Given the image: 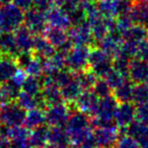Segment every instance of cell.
Returning a JSON list of instances; mask_svg holds the SVG:
<instances>
[{"label": "cell", "mask_w": 148, "mask_h": 148, "mask_svg": "<svg viewBox=\"0 0 148 148\" xmlns=\"http://www.w3.org/2000/svg\"><path fill=\"white\" fill-rule=\"evenodd\" d=\"M69 139L74 145H81L93 135L91 132V122L88 115L83 112H77L69 116L66 126Z\"/></svg>", "instance_id": "1"}, {"label": "cell", "mask_w": 148, "mask_h": 148, "mask_svg": "<svg viewBox=\"0 0 148 148\" xmlns=\"http://www.w3.org/2000/svg\"><path fill=\"white\" fill-rule=\"evenodd\" d=\"M27 110L16 101H5L0 107V125L3 127H16L25 125Z\"/></svg>", "instance_id": "2"}, {"label": "cell", "mask_w": 148, "mask_h": 148, "mask_svg": "<svg viewBox=\"0 0 148 148\" xmlns=\"http://www.w3.org/2000/svg\"><path fill=\"white\" fill-rule=\"evenodd\" d=\"M89 53L87 46H75L71 48L66 56V66L74 73L89 69Z\"/></svg>", "instance_id": "3"}, {"label": "cell", "mask_w": 148, "mask_h": 148, "mask_svg": "<svg viewBox=\"0 0 148 148\" xmlns=\"http://www.w3.org/2000/svg\"><path fill=\"white\" fill-rule=\"evenodd\" d=\"M114 59L103 50L90 49L89 53V69L97 75L105 78L107 74L113 69Z\"/></svg>", "instance_id": "4"}, {"label": "cell", "mask_w": 148, "mask_h": 148, "mask_svg": "<svg viewBox=\"0 0 148 148\" xmlns=\"http://www.w3.org/2000/svg\"><path fill=\"white\" fill-rule=\"evenodd\" d=\"M0 14L4 23L5 32H14L25 21V10L12 2L0 6Z\"/></svg>", "instance_id": "5"}, {"label": "cell", "mask_w": 148, "mask_h": 148, "mask_svg": "<svg viewBox=\"0 0 148 148\" xmlns=\"http://www.w3.org/2000/svg\"><path fill=\"white\" fill-rule=\"evenodd\" d=\"M23 25L35 36H39L45 33L46 29L48 27L46 12L36 8V7H32V8L27 9L25 12Z\"/></svg>", "instance_id": "6"}, {"label": "cell", "mask_w": 148, "mask_h": 148, "mask_svg": "<svg viewBox=\"0 0 148 148\" xmlns=\"http://www.w3.org/2000/svg\"><path fill=\"white\" fill-rule=\"evenodd\" d=\"M130 0H97V8L106 17L114 18L131 10Z\"/></svg>", "instance_id": "7"}, {"label": "cell", "mask_w": 148, "mask_h": 148, "mask_svg": "<svg viewBox=\"0 0 148 148\" xmlns=\"http://www.w3.org/2000/svg\"><path fill=\"white\" fill-rule=\"evenodd\" d=\"M68 38L71 44L75 46H87L88 47L93 41L95 37L92 32L86 23H81L72 27L68 33Z\"/></svg>", "instance_id": "8"}, {"label": "cell", "mask_w": 148, "mask_h": 148, "mask_svg": "<svg viewBox=\"0 0 148 148\" xmlns=\"http://www.w3.org/2000/svg\"><path fill=\"white\" fill-rule=\"evenodd\" d=\"M69 116L68 108L64 103H59L49 107L46 112V121L51 127H62L67 123Z\"/></svg>", "instance_id": "9"}, {"label": "cell", "mask_w": 148, "mask_h": 148, "mask_svg": "<svg viewBox=\"0 0 148 148\" xmlns=\"http://www.w3.org/2000/svg\"><path fill=\"white\" fill-rule=\"evenodd\" d=\"M48 25L50 27H60V29H68L71 25V21L68 15L67 11L62 6L53 5L50 9L46 11Z\"/></svg>", "instance_id": "10"}, {"label": "cell", "mask_w": 148, "mask_h": 148, "mask_svg": "<svg viewBox=\"0 0 148 148\" xmlns=\"http://www.w3.org/2000/svg\"><path fill=\"white\" fill-rule=\"evenodd\" d=\"M93 138L99 147L108 148L113 147L114 144L118 141V131L112 126H103L97 127L93 132Z\"/></svg>", "instance_id": "11"}, {"label": "cell", "mask_w": 148, "mask_h": 148, "mask_svg": "<svg viewBox=\"0 0 148 148\" xmlns=\"http://www.w3.org/2000/svg\"><path fill=\"white\" fill-rule=\"evenodd\" d=\"M99 97L93 91L83 90L76 99L77 108L80 112L87 114V115H97V108H99Z\"/></svg>", "instance_id": "12"}, {"label": "cell", "mask_w": 148, "mask_h": 148, "mask_svg": "<svg viewBox=\"0 0 148 148\" xmlns=\"http://www.w3.org/2000/svg\"><path fill=\"white\" fill-rule=\"evenodd\" d=\"M128 75L132 82L145 83L148 80V62L135 59L130 61Z\"/></svg>", "instance_id": "13"}, {"label": "cell", "mask_w": 148, "mask_h": 148, "mask_svg": "<svg viewBox=\"0 0 148 148\" xmlns=\"http://www.w3.org/2000/svg\"><path fill=\"white\" fill-rule=\"evenodd\" d=\"M13 34H14L19 53L21 52H33L35 35L25 25H21L18 29H15Z\"/></svg>", "instance_id": "14"}, {"label": "cell", "mask_w": 148, "mask_h": 148, "mask_svg": "<svg viewBox=\"0 0 148 148\" xmlns=\"http://www.w3.org/2000/svg\"><path fill=\"white\" fill-rule=\"evenodd\" d=\"M136 116V108L130 101L119 103L115 115V122L121 127H128Z\"/></svg>", "instance_id": "15"}, {"label": "cell", "mask_w": 148, "mask_h": 148, "mask_svg": "<svg viewBox=\"0 0 148 148\" xmlns=\"http://www.w3.org/2000/svg\"><path fill=\"white\" fill-rule=\"evenodd\" d=\"M0 53L3 56L16 58L19 54L13 32H4L0 34Z\"/></svg>", "instance_id": "16"}, {"label": "cell", "mask_w": 148, "mask_h": 148, "mask_svg": "<svg viewBox=\"0 0 148 148\" xmlns=\"http://www.w3.org/2000/svg\"><path fill=\"white\" fill-rule=\"evenodd\" d=\"M18 68L15 58L10 56H0V84L12 78Z\"/></svg>", "instance_id": "17"}, {"label": "cell", "mask_w": 148, "mask_h": 148, "mask_svg": "<svg viewBox=\"0 0 148 148\" xmlns=\"http://www.w3.org/2000/svg\"><path fill=\"white\" fill-rule=\"evenodd\" d=\"M54 46L46 39L45 36H35V42H34L33 52L36 56L42 58V59H48L51 58L56 53Z\"/></svg>", "instance_id": "18"}, {"label": "cell", "mask_w": 148, "mask_h": 148, "mask_svg": "<svg viewBox=\"0 0 148 148\" xmlns=\"http://www.w3.org/2000/svg\"><path fill=\"white\" fill-rule=\"evenodd\" d=\"M16 101L27 111L36 109V108H44L46 107V103L42 97V93L40 95H35L32 93L25 92V91H21Z\"/></svg>", "instance_id": "19"}, {"label": "cell", "mask_w": 148, "mask_h": 148, "mask_svg": "<svg viewBox=\"0 0 148 148\" xmlns=\"http://www.w3.org/2000/svg\"><path fill=\"white\" fill-rule=\"evenodd\" d=\"M46 39L52 44L55 48L59 49L60 47H62L63 45H65L68 41V34L65 32L64 29H60V27H49L46 29L45 33Z\"/></svg>", "instance_id": "20"}, {"label": "cell", "mask_w": 148, "mask_h": 148, "mask_svg": "<svg viewBox=\"0 0 148 148\" xmlns=\"http://www.w3.org/2000/svg\"><path fill=\"white\" fill-rule=\"evenodd\" d=\"M49 128L43 125L35 128L29 133V140L33 148H45L49 142Z\"/></svg>", "instance_id": "21"}, {"label": "cell", "mask_w": 148, "mask_h": 148, "mask_svg": "<svg viewBox=\"0 0 148 148\" xmlns=\"http://www.w3.org/2000/svg\"><path fill=\"white\" fill-rule=\"evenodd\" d=\"M45 123H47L46 113L41 108H36V109L27 111L25 121V126L27 128H29V130H33L35 128L45 125Z\"/></svg>", "instance_id": "22"}, {"label": "cell", "mask_w": 148, "mask_h": 148, "mask_svg": "<svg viewBox=\"0 0 148 148\" xmlns=\"http://www.w3.org/2000/svg\"><path fill=\"white\" fill-rule=\"evenodd\" d=\"M70 139L66 129L62 127H52L49 130V142L50 143L58 144V145L67 147Z\"/></svg>", "instance_id": "23"}, {"label": "cell", "mask_w": 148, "mask_h": 148, "mask_svg": "<svg viewBox=\"0 0 148 148\" xmlns=\"http://www.w3.org/2000/svg\"><path fill=\"white\" fill-rule=\"evenodd\" d=\"M43 86H44V82L40 76L27 75V79L23 83L21 88L25 92L32 93V95H40L42 93Z\"/></svg>", "instance_id": "24"}, {"label": "cell", "mask_w": 148, "mask_h": 148, "mask_svg": "<svg viewBox=\"0 0 148 148\" xmlns=\"http://www.w3.org/2000/svg\"><path fill=\"white\" fill-rule=\"evenodd\" d=\"M0 85L2 87V90H3V93H4L5 101H16L19 93H21V89H23L21 88V85L18 84V83L13 80L12 78Z\"/></svg>", "instance_id": "25"}, {"label": "cell", "mask_w": 148, "mask_h": 148, "mask_svg": "<svg viewBox=\"0 0 148 148\" xmlns=\"http://www.w3.org/2000/svg\"><path fill=\"white\" fill-rule=\"evenodd\" d=\"M133 90L134 87L131 84V80L126 81L122 85L115 89L114 95L119 103H127L133 99Z\"/></svg>", "instance_id": "26"}, {"label": "cell", "mask_w": 148, "mask_h": 148, "mask_svg": "<svg viewBox=\"0 0 148 148\" xmlns=\"http://www.w3.org/2000/svg\"><path fill=\"white\" fill-rule=\"evenodd\" d=\"M133 55L136 59L148 62V38H146L136 46L133 51Z\"/></svg>", "instance_id": "27"}, {"label": "cell", "mask_w": 148, "mask_h": 148, "mask_svg": "<svg viewBox=\"0 0 148 148\" xmlns=\"http://www.w3.org/2000/svg\"><path fill=\"white\" fill-rule=\"evenodd\" d=\"M117 148H140V144L132 136H124L118 139Z\"/></svg>", "instance_id": "28"}, {"label": "cell", "mask_w": 148, "mask_h": 148, "mask_svg": "<svg viewBox=\"0 0 148 148\" xmlns=\"http://www.w3.org/2000/svg\"><path fill=\"white\" fill-rule=\"evenodd\" d=\"M135 118L138 120V122L148 125V103H141L139 107L136 108Z\"/></svg>", "instance_id": "29"}, {"label": "cell", "mask_w": 148, "mask_h": 148, "mask_svg": "<svg viewBox=\"0 0 148 148\" xmlns=\"http://www.w3.org/2000/svg\"><path fill=\"white\" fill-rule=\"evenodd\" d=\"M8 148H33L29 138L27 139H13L9 140Z\"/></svg>", "instance_id": "30"}, {"label": "cell", "mask_w": 148, "mask_h": 148, "mask_svg": "<svg viewBox=\"0 0 148 148\" xmlns=\"http://www.w3.org/2000/svg\"><path fill=\"white\" fill-rule=\"evenodd\" d=\"M54 3H55V0H34V7L46 12L48 9L53 6Z\"/></svg>", "instance_id": "31"}, {"label": "cell", "mask_w": 148, "mask_h": 148, "mask_svg": "<svg viewBox=\"0 0 148 148\" xmlns=\"http://www.w3.org/2000/svg\"><path fill=\"white\" fill-rule=\"evenodd\" d=\"M11 2L23 10H27L34 6V0H11Z\"/></svg>", "instance_id": "32"}, {"label": "cell", "mask_w": 148, "mask_h": 148, "mask_svg": "<svg viewBox=\"0 0 148 148\" xmlns=\"http://www.w3.org/2000/svg\"><path fill=\"white\" fill-rule=\"evenodd\" d=\"M9 139L6 138L2 133H0V148H8Z\"/></svg>", "instance_id": "33"}, {"label": "cell", "mask_w": 148, "mask_h": 148, "mask_svg": "<svg viewBox=\"0 0 148 148\" xmlns=\"http://www.w3.org/2000/svg\"><path fill=\"white\" fill-rule=\"evenodd\" d=\"M5 97H4V93H3V90H2V87L0 85V107L5 103Z\"/></svg>", "instance_id": "34"}, {"label": "cell", "mask_w": 148, "mask_h": 148, "mask_svg": "<svg viewBox=\"0 0 148 148\" xmlns=\"http://www.w3.org/2000/svg\"><path fill=\"white\" fill-rule=\"evenodd\" d=\"M45 148H67V147H64V146L58 145V144H54V143H50V142H48V144L45 146Z\"/></svg>", "instance_id": "35"}, {"label": "cell", "mask_w": 148, "mask_h": 148, "mask_svg": "<svg viewBox=\"0 0 148 148\" xmlns=\"http://www.w3.org/2000/svg\"><path fill=\"white\" fill-rule=\"evenodd\" d=\"M5 32V27H4V23H3L2 17H1V14H0V34H2Z\"/></svg>", "instance_id": "36"}, {"label": "cell", "mask_w": 148, "mask_h": 148, "mask_svg": "<svg viewBox=\"0 0 148 148\" xmlns=\"http://www.w3.org/2000/svg\"><path fill=\"white\" fill-rule=\"evenodd\" d=\"M11 0H0V6H2V5L6 4V3H9Z\"/></svg>", "instance_id": "37"}, {"label": "cell", "mask_w": 148, "mask_h": 148, "mask_svg": "<svg viewBox=\"0 0 148 148\" xmlns=\"http://www.w3.org/2000/svg\"><path fill=\"white\" fill-rule=\"evenodd\" d=\"M142 2H148V0H134V3H142Z\"/></svg>", "instance_id": "38"}, {"label": "cell", "mask_w": 148, "mask_h": 148, "mask_svg": "<svg viewBox=\"0 0 148 148\" xmlns=\"http://www.w3.org/2000/svg\"><path fill=\"white\" fill-rule=\"evenodd\" d=\"M70 148H83L81 145H73L72 147H70Z\"/></svg>", "instance_id": "39"}, {"label": "cell", "mask_w": 148, "mask_h": 148, "mask_svg": "<svg viewBox=\"0 0 148 148\" xmlns=\"http://www.w3.org/2000/svg\"><path fill=\"white\" fill-rule=\"evenodd\" d=\"M85 1H87V2H92V1H95V0H85Z\"/></svg>", "instance_id": "40"}, {"label": "cell", "mask_w": 148, "mask_h": 148, "mask_svg": "<svg viewBox=\"0 0 148 148\" xmlns=\"http://www.w3.org/2000/svg\"><path fill=\"white\" fill-rule=\"evenodd\" d=\"M1 128H2V126H1V125H0V131H1Z\"/></svg>", "instance_id": "41"}, {"label": "cell", "mask_w": 148, "mask_h": 148, "mask_svg": "<svg viewBox=\"0 0 148 148\" xmlns=\"http://www.w3.org/2000/svg\"><path fill=\"white\" fill-rule=\"evenodd\" d=\"M108 148H113V147H108Z\"/></svg>", "instance_id": "42"}, {"label": "cell", "mask_w": 148, "mask_h": 148, "mask_svg": "<svg viewBox=\"0 0 148 148\" xmlns=\"http://www.w3.org/2000/svg\"><path fill=\"white\" fill-rule=\"evenodd\" d=\"M0 56H1V53H0Z\"/></svg>", "instance_id": "43"}]
</instances>
